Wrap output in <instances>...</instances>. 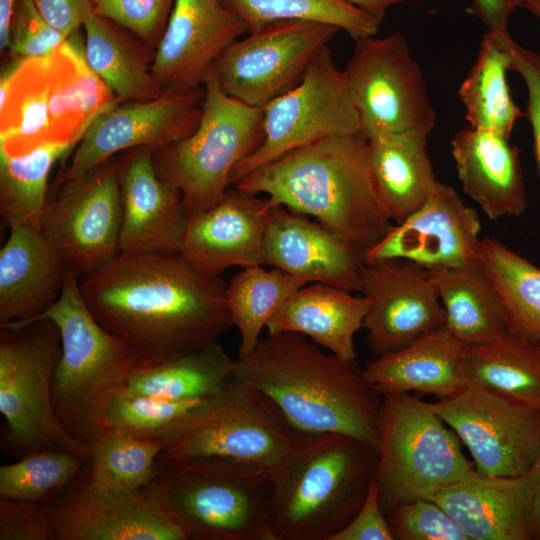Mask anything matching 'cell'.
Wrapping results in <instances>:
<instances>
[{"instance_id":"1","label":"cell","mask_w":540,"mask_h":540,"mask_svg":"<svg viewBox=\"0 0 540 540\" xmlns=\"http://www.w3.org/2000/svg\"><path fill=\"white\" fill-rule=\"evenodd\" d=\"M96 320L151 366L218 341L232 326L227 284L179 253L118 252L79 279Z\"/></svg>"},{"instance_id":"2","label":"cell","mask_w":540,"mask_h":540,"mask_svg":"<svg viewBox=\"0 0 540 540\" xmlns=\"http://www.w3.org/2000/svg\"><path fill=\"white\" fill-rule=\"evenodd\" d=\"M234 375L266 394L302 432H336L357 437L378 451L382 396L357 363L325 353L308 337L268 334Z\"/></svg>"},{"instance_id":"3","label":"cell","mask_w":540,"mask_h":540,"mask_svg":"<svg viewBox=\"0 0 540 540\" xmlns=\"http://www.w3.org/2000/svg\"><path fill=\"white\" fill-rule=\"evenodd\" d=\"M233 187L314 217L363 259L393 225L375 185L368 141L360 134L294 149L249 172Z\"/></svg>"},{"instance_id":"4","label":"cell","mask_w":540,"mask_h":540,"mask_svg":"<svg viewBox=\"0 0 540 540\" xmlns=\"http://www.w3.org/2000/svg\"><path fill=\"white\" fill-rule=\"evenodd\" d=\"M377 465V449L357 437L299 431L270 474L275 539L331 540L363 505Z\"/></svg>"},{"instance_id":"5","label":"cell","mask_w":540,"mask_h":540,"mask_svg":"<svg viewBox=\"0 0 540 540\" xmlns=\"http://www.w3.org/2000/svg\"><path fill=\"white\" fill-rule=\"evenodd\" d=\"M79 32L45 57L17 59L0 80V152L17 156L50 143L77 145L119 103L88 66Z\"/></svg>"},{"instance_id":"6","label":"cell","mask_w":540,"mask_h":540,"mask_svg":"<svg viewBox=\"0 0 540 540\" xmlns=\"http://www.w3.org/2000/svg\"><path fill=\"white\" fill-rule=\"evenodd\" d=\"M79 279L67 269L58 300L27 323L49 319L59 328L61 355L52 376V405L64 430L87 446L105 431L109 405L125 388L137 362L129 346L93 316Z\"/></svg>"},{"instance_id":"7","label":"cell","mask_w":540,"mask_h":540,"mask_svg":"<svg viewBox=\"0 0 540 540\" xmlns=\"http://www.w3.org/2000/svg\"><path fill=\"white\" fill-rule=\"evenodd\" d=\"M189 540H276L270 474L243 462L159 456L143 489Z\"/></svg>"},{"instance_id":"8","label":"cell","mask_w":540,"mask_h":540,"mask_svg":"<svg viewBox=\"0 0 540 540\" xmlns=\"http://www.w3.org/2000/svg\"><path fill=\"white\" fill-rule=\"evenodd\" d=\"M299 431L262 391L233 375L156 439L161 457H216L275 471Z\"/></svg>"},{"instance_id":"9","label":"cell","mask_w":540,"mask_h":540,"mask_svg":"<svg viewBox=\"0 0 540 540\" xmlns=\"http://www.w3.org/2000/svg\"><path fill=\"white\" fill-rule=\"evenodd\" d=\"M202 88L196 129L153 153L157 174L179 191L188 216L213 207L224 197L234 168L263 138L262 108L226 94L213 67L207 71Z\"/></svg>"},{"instance_id":"10","label":"cell","mask_w":540,"mask_h":540,"mask_svg":"<svg viewBox=\"0 0 540 540\" xmlns=\"http://www.w3.org/2000/svg\"><path fill=\"white\" fill-rule=\"evenodd\" d=\"M474 468L457 434L429 402L410 392L382 396L376 484L385 515L435 495Z\"/></svg>"},{"instance_id":"11","label":"cell","mask_w":540,"mask_h":540,"mask_svg":"<svg viewBox=\"0 0 540 540\" xmlns=\"http://www.w3.org/2000/svg\"><path fill=\"white\" fill-rule=\"evenodd\" d=\"M1 448L23 457L40 450L76 454L88 463V448L71 437L52 405V376L61 355L57 325L42 319L0 327Z\"/></svg>"},{"instance_id":"12","label":"cell","mask_w":540,"mask_h":540,"mask_svg":"<svg viewBox=\"0 0 540 540\" xmlns=\"http://www.w3.org/2000/svg\"><path fill=\"white\" fill-rule=\"evenodd\" d=\"M342 72L364 138L398 132L428 136L434 128L424 75L400 31L355 40Z\"/></svg>"},{"instance_id":"13","label":"cell","mask_w":540,"mask_h":540,"mask_svg":"<svg viewBox=\"0 0 540 540\" xmlns=\"http://www.w3.org/2000/svg\"><path fill=\"white\" fill-rule=\"evenodd\" d=\"M262 112L261 144L236 165L231 186L294 149L330 137L360 134L358 113L328 46L318 53L302 80L262 107Z\"/></svg>"},{"instance_id":"14","label":"cell","mask_w":540,"mask_h":540,"mask_svg":"<svg viewBox=\"0 0 540 540\" xmlns=\"http://www.w3.org/2000/svg\"><path fill=\"white\" fill-rule=\"evenodd\" d=\"M339 31L312 21H282L232 43L212 65L222 90L262 108L295 87Z\"/></svg>"},{"instance_id":"15","label":"cell","mask_w":540,"mask_h":540,"mask_svg":"<svg viewBox=\"0 0 540 540\" xmlns=\"http://www.w3.org/2000/svg\"><path fill=\"white\" fill-rule=\"evenodd\" d=\"M119 158L59 187L43 211L40 230L65 267L80 277L120 252L122 202Z\"/></svg>"},{"instance_id":"16","label":"cell","mask_w":540,"mask_h":540,"mask_svg":"<svg viewBox=\"0 0 540 540\" xmlns=\"http://www.w3.org/2000/svg\"><path fill=\"white\" fill-rule=\"evenodd\" d=\"M430 406L454 430L483 474L524 475L540 449V406L474 385Z\"/></svg>"},{"instance_id":"17","label":"cell","mask_w":540,"mask_h":540,"mask_svg":"<svg viewBox=\"0 0 540 540\" xmlns=\"http://www.w3.org/2000/svg\"><path fill=\"white\" fill-rule=\"evenodd\" d=\"M203 88L164 91L158 97L118 103L100 114L69 153L54 190L72 183L112 157L132 149L159 150L190 135L202 111Z\"/></svg>"},{"instance_id":"18","label":"cell","mask_w":540,"mask_h":540,"mask_svg":"<svg viewBox=\"0 0 540 540\" xmlns=\"http://www.w3.org/2000/svg\"><path fill=\"white\" fill-rule=\"evenodd\" d=\"M45 504L55 540H189L150 495L93 485L87 465Z\"/></svg>"},{"instance_id":"19","label":"cell","mask_w":540,"mask_h":540,"mask_svg":"<svg viewBox=\"0 0 540 540\" xmlns=\"http://www.w3.org/2000/svg\"><path fill=\"white\" fill-rule=\"evenodd\" d=\"M360 292L369 302L363 328L376 357L445 326V312L427 269L413 262H365Z\"/></svg>"},{"instance_id":"20","label":"cell","mask_w":540,"mask_h":540,"mask_svg":"<svg viewBox=\"0 0 540 540\" xmlns=\"http://www.w3.org/2000/svg\"><path fill=\"white\" fill-rule=\"evenodd\" d=\"M480 219L450 186L438 183L429 200L392 225L365 255L364 263L401 259L425 269L460 267L477 261Z\"/></svg>"},{"instance_id":"21","label":"cell","mask_w":540,"mask_h":540,"mask_svg":"<svg viewBox=\"0 0 540 540\" xmlns=\"http://www.w3.org/2000/svg\"><path fill=\"white\" fill-rule=\"evenodd\" d=\"M246 32L223 0H175L151 65L158 86L163 92L201 87L217 58Z\"/></svg>"},{"instance_id":"22","label":"cell","mask_w":540,"mask_h":540,"mask_svg":"<svg viewBox=\"0 0 540 540\" xmlns=\"http://www.w3.org/2000/svg\"><path fill=\"white\" fill-rule=\"evenodd\" d=\"M275 205L267 196L229 189L216 205L187 217L179 254L209 276L265 265L264 238Z\"/></svg>"},{"instance_id":"23","label":"cell","mask_w":540,"mask_h":540,"mask_svg":"<svg viewBox=\"0 0 540 540\" xmlns=\"http://www.w3.org/2000/svg\"><path fill=\"white\" fill-rule=\"evenodd\" d=\"M153 153L139 147L118 155L121 252L175 254L180 250L188 215L179 191L157 174Z\"/></svg>"},{"instance_id":"24","label":"cell","mask_w":540,"mask_h":540,"mask_svg":"<svg viewBox=\"0 0 540 540\" xmlns=\"http://www.w3.org/2000/svg\"><path fill=\"white\" fill-rule=\"evenodd\" d=\"M265 265L306 280L360 292L362 255L307 215L276 204L264 238Z\"/></svg>"},{"instance_id":"25","label":"cell","mask_w":540,"mask_h":540,"mask_svg":"<svg viewBox=\"0 0 540 540\" xmlns=\"http://www.w3.org/2000/svg\"><path fill=\"white\" fill-rule=\"evenodd\" d=\"M526 473L492 476L474 468L427 499L441 506L470 540H532Z\"/></svg>"},{"instance_id":"26","label":"cell","mask_w":540,"mask_h":540,"mask_svg":"<svg viewBox=\"0 0 540 540\" xmlns=\"http://www.w3.org/2000/svg\"><path fill=\"white\" fill-rule=\"evenodd\" d=\"M0 250V327L25 324L60 297L67 268L40 229L14 225Z\"/></svg>"},{"instance_id":"27","label":"cell","mask_w":540,"mask_h":540,"mask_svg":"<svg viewBox=\"0 0 540 540\" xmlns=\"http://www.w3.org/2000/svg\"><path fill=\"white\" fill-rule=\"evenodd\" d=\"M451 152L464 193L490 219L523 213L527 197L519 150L508 138L469 126L455 132Z\"/></svg>"},{"instance_id":"28","label":"cell","mask_w":540,"mask_h":540,"mask_svg":"<svg viewBox=\"0 0 540 540\" xmlns=\"http://www.w3.org/2000/svg\"><path fill=\"white\" fill-rule=\"evenodd\" d=\"M466 349L444 326L400 349L377 356L362 373L381 396L417 392L439 400L448 399L469 385L463 369Z\"/></svg>"},{"instance_id":"29","label":"cell","mask_w":540,"mask_h":540,"mask_svg":"<svg viewBox=\"0 0 540 540\" xmlns=\"http://www.w3.org/2000/svg\"><path fill=\"white\" fill-rule=\"evenodd\" d=\"M369 309L362 295L322 283L295 291L267 323L268 334H302L347 363H356L354 336Z\"/></svg>"},{"instance_id":"30","label":"cell","mask_w":540,"mask_h":540,"mask_svg":"<svg viewBox=\"0 0 540 540\" xmlns=\"http://www.w3.org/2000/svg\"><path fill=\"white\" fill-rule=\"evenodd\" d=\"M367 141L378 194L390 219L399 224L429 200L439 183L427 154V135L398 132Z\"/></svg>"},{"instance_id":"31","label":"cell","mask_w":540,"mask_h":540,"mask_svg":"<svg viewBox=\"0 0 540 540\" xmlns=\"http://www.w3.org/2000/svg\"><path fill=\"white\" fill-rule=\"evenodd\" d=\"M427 273L443 306L445 327L464 345H483L509 332L506 311L478 259Z\"/></svg>"},{"instance_id":"32","label":"cell","mask_w":540,"mask_h":540,"mask_svg":"<svg viewBox=\"0 0 540 540\" xmlns=\"http://www.w3.org/2000/svg\"><path fill=\"white\" fill-rule=\"evenodd\" d=\"M82 27L85 60L119 103L151 100L163 93L139 46L122 27L99 15L90 1Z\"/></svg>"},{"instance_id":"33","label":"cell","mask_w":540,"mask_h":540,"mask_svg":"<svg viewBox=\"0 0 540 540\" xmlns=\"http://www.w3.org/2000/svg\"><path fill=\"white\" fill-rule=\"evenodd\" d=\"M235 362L216 341L155 365L137 366L122 391L174 401L203 400L234 375Z\"/></svg>"},{"instance_id":"34","label":"cell","mask_w":540,"mask_h":540,"mask_svg":"<svg viewBox=\"0 0 540 540\" xmlns=\"http://www.w3.org/2000/svg\"><path fill=\"white\" fill-rule=\"evenodd\" d=\"M463 369L469 385L540 406V340L509 331L489 343L467 347Z\"/></svg>"},{"instance_id":"35","label":"cell","mask_w":540,"mask_h":540,"mask_svg":"<svg viewBox=\"0 0 540 540\" xmlns=\"http://www.w3.org/2000/svg\"><path fill=\"white\" fill-rule=\"evenodd\" d=\"M510 58L494 31L484 34L476 61L460 85L458 96L470 127L496 132L509 139L524 113L514 102L506 72Z\"/></svg>"},{"instance_id":"36","label":"cell","mask_w":540,"mask_h":540,"mask_svg":"<svg viewBox=\"0 0 540 540\" xmlns=\"http://www.w3.org/2000/svg\"><path fill=\"white\" fill-rule=\"evenodd\" d=\"M477 256L506 311L509 331L540 340V267L492 237L480 239Z\"/></svg>"},{"instance_id":"37","label":"cell","mask_w":540,"mask_h":540,"mask_svg":"<svg viewBox=\"0 0 540 540\" xmlns=\"http://www.w3.org/2000/svg\"><path fill=\"white\" fill-rule=\"evenodd\" d=\"M76 145L50 143L28 153L10 156L0 152V214L8 226L40 229L47 204V183L53 165Z\"/></svg>"},{"instance_id":"38","label":"cell","mask_w":540,"mask_h":540,"mask_svg":"<svg viewBox=\"0 0 540 540\" xmlns=\"http://www.w3.org/2000/svg\"><path fill=\"white\" fill-rule=\"evenodd\" d=\"M306 280L278 268L262 266L243 268L226 288L227 306L232 326L240 334L237 358L249 355L257 346L268 321L295 291L308 284Z\"/></svg>"},{"instance_id":"39","label":"cell","mask_w":540,"mask_h":540,"mask_svg":"<svg viewBox=\"0 0 540 540\" xmlns=\"http://www.w3.org/2000/svg\"><path fill=\"white\" fill-rule=\"evenodd\" d=\"M87 448V468L93 485L109 490L141 491L154 476L163 444L159 439L106 430L88 443Z\"/></svg>"},{"instance_id":"40","label":"cell","mask_w":540,"mask_h":540,"mask_svg":"<svg viewBox=\"0 0 540 540\" xmlns=\"http://www.w3.org/2000/svg\"><path fill=\"white\" fill-rule=\"evenodd\" d=\"M248 32L282 21H312L344 30L354 40L374 36L380 21L347 0H223Z\"/></svg>"},{"instance_id":"41","label":"cell","mask_w":540,"mask_h":540,"mask_svg":"<svg viewBox=\"0 0 540 540\" xmlns=\"http://www.w3.org/2000/svg\"><path fill=\"white\" fill-rule=\"evenodd\" d=\"M86 465L82 457L65 451L28 453L0 467V498L42 501L74 480Z\"/></svg>"},{"instance_id":"42","label":"cell","mask_w":540,"mask_h":540,"mask_svg":"<svg viewBox=\"0 0 540 540\" xmlns=\"http://www.w3.org/2000/svg\"><path fill=\"white\" fill-rule=\"evenodd\" d=\"M201 401H174L150 396H132L121 391L109 405L105 431L156 439L166 428Z\"/></svg>"},{"instance_id":"43","label":"cell","mask_w":540,"mask_h":540,"mask_svg":"<svg viewBox=\"0 0 540 540\" xmlns=\"http://www.w3.org/2000/svg\"><path fill=\"white\" fill-rule=\"evenodd\" d=\"M386 518L394 540H470L441 506L427 498L403 503Z\"/></svg>"},{"instance_id":"44","label":"cell","mask_w":540,"mask_h":540,"mask_svg":"<svg viewBox=\"0 0 540 540\" xmlns=\"http://www.w3.org/2000/svg\"><path fill=\"white\" fill-rule=\"evenodd\" d=\"M101 16L127 29L146 46L157 47L175 0H89Z\"/></svg>"},{"instance_id":"45","label":"cell","mask_w":540,"mask_h":540,"mask_svg":"<svg viewBox=\"0 0 540 540\" xmlns=\"http://www.w3.org/2000/svg\"><path fill=\"white\" fill-rule=\"evenodd\" d=\"M68 39L42 17L32 0L16 1L7 44L16 59L49 56Z\"/></svg>"},{"instance_id":"46","label":"cell","mask_w":540,"mask_h":540,"mask_svg":"<svg viewBox=\"0 0 540 540\" xmlns=\"http://www.w3.org/2000/svg\"><path fill=\"white\" fill-rule=\"evenodd\" d=\"M494 31L499 43L508 53L511 70L524 80L527 89L526 117L530 122L534 152L540 173V54L517 43L508 29Z\"/></svg>"},{"instance_id":"47","label":"cell","mask_w":540,"mask_h":540,"mask_svg":"<svg viewBox=\"0 0 540 540\" xmlns=\"http://www.w3.org/2000/svg\"><path fill=\"white\" fill-rule=\"evenodd\" d=\"M0 540H55L45 504L0 498Z\"/></svg>"},{"instance_id":"48","label":"cell","mask_w":540,"mask_h":540,"mask_svg":"<svg viewBox=\"0 0 540 540\" xmlns=\"http://www.w3.org/2000/svg\"><path fill=\"white\" fill-rule=\"evenodd\" d=\"M331 540H394L379 503L376 477L357 514Z\"/></svg>"},{"instance_id":"49","label":"cell","mask_w":540,"mask_h":540,"mask_svg":"<svg viewBox=\"0 0 540 540\" xmlns=\"http://www.w3.org/2000/svg\"><path fill=\"white\" fill-rule=\"evenodd\" d=\"M42 17L70 37L82 27L89 0H32Z\"/></svg>"},{"instance_id":"50","label":"cell","mask_w":540,"mask_h":540,"mask_svg":"<svg viewBox=\"0 0 540 540\" xmlns=\"http://www.w3.org/2000/svg\"><path fill=\"white\" fill-rule=\"evenodd\" d=\"M524 0H471L467 12L480 20L488 30L507 29L513 12Z\"/></svg>"},{"instance_id":"51","label":"cell","mask_w":540,"mask_h":540,"mask_svg":"<svg viewBox=\"0 0 540 540\" xmlns=\"http://www.w3.org/2000/svg\"><path fill=\"white\" fill-rule=\"evenodd\" d=\"M526 474L529 482L532 540H540V449Z\"/></svg>"},{"instance_id":"52","label":"cell","mask_w":540,"mask_h":540,"mask_svg":"<svg viewBox=\"0 0 540 540\" xmlns=\"http://www.w3.org/2000/svg\"><path fill=\"white\" fill-rule=\"evenodd\" d=\"M363 12L382 22L388 9L407 0H347Z\"/></svg>"},{"instance_id":"53","label":"cell","mask_w":540,"mask_h":540,"mask_svg":"<svg viewBox=\"0 0 540 540\" xmlns=\"http://www.w3.org/2000/svg\"><path fill=\"white\" fill-rule=\"evenodd\" d=\"M17 0H0V49L7 50L10 20Z\"/></svg>"},{"instance_id":"54","label":"cell","mask_w":540,"mask_h":540,"mask_svg":"<svg viewBox=\"0 0 540 540\" xmlns=\"http://www.w3.org/2000/svg\"><path fill=\"white\" fill-rule=\"evenodd\" d=\"M522 7L536 16L540 22V0H524Z\"/></svg>"}]
</instances>
